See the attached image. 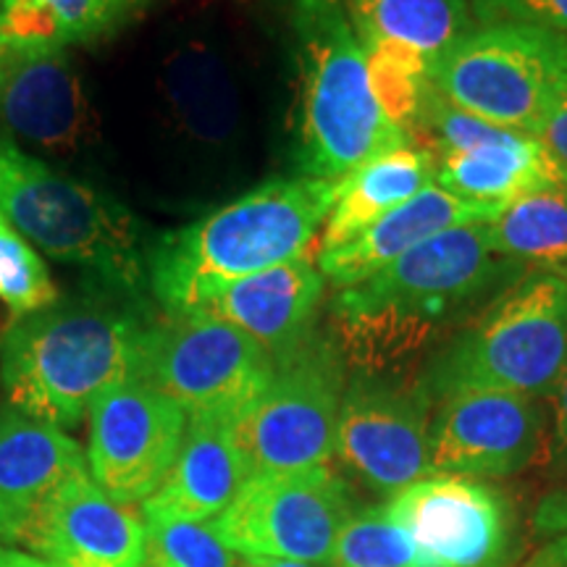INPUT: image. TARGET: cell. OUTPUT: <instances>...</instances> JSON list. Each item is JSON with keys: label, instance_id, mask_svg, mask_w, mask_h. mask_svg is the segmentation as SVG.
I'll use <instances>...</instances> for the list:
<instances>
[{"label": "cell", "instance_id": "1", "mask_svg": "<svg viewBox=\"0 0 567 567\" xmlns=\"http://www.w3.org/2000/svg\"><path fill=\"white\" fill-rule=\"evenodd\" d=\"M337 182L279 176L200 221L166 234L147 255L151 292L166 313H189L231 284L308 255Z\"/></svg>", "mask_w": 567, "mask_h": 567}, {"label": "cell", "instance_id": "2", "mask_svg": "<svg viewBox=\"0 0 567 567\" xmlns=\"http://www.w3.org/2000/svg\"><path fill=\"white\" fill-rule=\"evenodd\" d=\"M502 266L488 224L436 234L371 279L337 289L339 352L379 368L421 350L502 279Z\"/></svg>", "mask_w": 567, "mask_h": 567}, {"label": "cell", "instance_id": "3", "mask_svg": "<svg viewBox=\"0 0 567 567\" xmlns=\"http://www.w3.org/2000/svg\"><path fill=\"white\" fill-rule=\"evenodd\" d=\"M147 326L132 308L71 297L13 318L0 337V381L11 408L74 429L92 402L140 379Z\"/></svg>", "mask_w": 567, "mask_h": 567}, {"label": "cell", "instance_id": "4", "mask_svg": "<svg viewBox=\"0 0 567 567\" xmlns=\"http://www.w3.org/2000/svg\"><path fill=\"white\" fill-rule=\"evenodd\" d=\"M279 9L300 71V172L339 182L375 155L413 145L375 101L342 0H279Z\"/></svg>", "mask_w": 567, "mask_h": 567}, {"label": "cell", "instance_id": "5", "mask_svg": "<svg viewBox=\"0 0 567 567\" xmlns=\"http://www.w3.org/2000/svg\"><path fill=\"white\" fill-rule=\"evenodd\" d=\"M0 216L61 264L84 268L122 300L151 289L140 221L113 197L0 137Z\"/></svg>", "mask_w": 567, "mask_h": 567}, {"label": "cell", "instance_id": "6", "mask_svg": "<svg viewBox=\"0 0 567 567\" xmlns=\"http://www.w3.org/2000/svg\"><path fill=\"white\" fill-rule=\"evenodd\" d=\"M567 365V279L530 274L502 289L439 352L423 379L431 402L457 389L551 396Z\"/></svg>", "mask_w": 567, "mask_h": 567}, {"label": "cell", "instance_id": "7", "mask_svg": "<svg viewBox=\"0 0 567 567\" xmlns=\"http://www.w3.org/2000/svg\"><path fill=\"white\" fill-rule=\"evenodd\" d=\"M429 82L457 109L538 137L567 101V32L476 24L431 63Z\"/></svg>", "mask_w": 567, "mask_h": 567}, {"label": "cell", "instance_id": "8", "mask_svg": "<svg viewBox=\"0 0 567 567\" xmlns=\"http://www.w3.org/2000/svg\"><path fill=\"white\" fill-rule=\"evenodd\" d=\"M344 389V354L329 337L310 334L276 358L271 381L234 421L250 473L329 465Z\"/></svg>", "mask_w": 567, "mask_h": 567}, {"label": "cell", "instance_id": "9", "mask_svg": "<svg viewBox=\"0 0 567 567\" xmlns=\"http://www.w3.org/2000/svg\"><path fill=\"white\" fill-rule=\"evenodd\" d=\"M274 375V358L237 326L205 313H168L147 326L140 379L187 417L245 413Z\"/></svg>", "mask_w": 567, "mask_h": 567}, {"label": "cell", "instance_id": "10", "mask_svg": "<svg viewBox=\"0 0 567 567\" xmlns=\"http://www.w3.org/2000/svg\"><path fill=\"white\" fill-rule=\"evenodd\" d=\"M354 513L350 488L321 465L252 473L210 526L237 555L331 565L337 538Z\"/></svg>", "mask_w": 567, "mask_h": 567}, {"label": "cell", "instance_id": "11", "mask_svg": "<svg viewBox=\"0 0 567 567\" xmlns=\"http://www.w3.org/2000/svg\"><path fill=\"white\" fill-rule=\"evenodd\" d=\"M431 415L434 402L421 384L354 375L342 396L334 455L365 486L392 499L431 476Z\"/></svg>", "mask_w": 567, "mask_h": 567}, {"label": "cell", "instance_id": "12", "mask_svg": "<svg viewBox=\"0 0 567 567\" xmlns=\"http://www.w3.org/2000/svg\"><path fill=\"white\" fill-rule=\"evenodd\" d=\"M189 417L142 379L124 381L90 408V476L111 499L137 505L158 492L179 457Z\"/></svg>", "mask_w": 567, "mask_h": 567}, {"label": "cell", "instance_id": "13", "mask_svg": "<svg viewBox=\"0 0 567 567\" xmlns=\"http://www.w3.org/2000/svg\"><path fill=\"white\" fill-rule=\"evenodd\" d=\"M417 567H505L515 547L509 505L476 478L431 473L389 499Z\"/></svg>", "mask_w": 567, "mask_h": 567}, {"label": "cell", "instance_id": "14", "mask_svg": "<svg viewBox=\"0 0 567 567\" xmlns=\"http://www.w3.org/2000/svg\"><path fill=\"white\" fill-rule=\"evenodd\" d=\"M544 415L534 396L457 389L439 396L431 415V473L505 478L534 463Z\"/></svg>", "mask_w": 567, "mask_h": 567}, {"label": "cell", "instance_id": "15", "mask_svg": "<svg viewBox=\"0 0 567 567\" xmlns=\"http://www.w3.org/2000/svg\"><path fill=\"white\" fill-rule=\"evenodd\" d=\"M27 547L51 567H140L145 517L84 471L53 496Z\"/></svg>", "mask_w": 567, "mask_h": 567}, {"label": "cell", "instance_id": "16", "mask_svg": "<svg viewBox=\"0 0 567 567\" xmlns=\"http://www.w3.org/2000/svg\"><path fill=\"white\" fill-rule=\"evenodd\" d=\"M87 130V97L69 51L0 59V137L45 153L74 151Z\"/></svg>", "mask_w": 567, "mask_h": 567}, {"label": "cell", "instance_id": "17", "mask_svg": "<svg viewBox=\"0 0 567 567\" xmlns=\"http://www.w3.org/2000/svg\"><path fill=\"white\" fill-rule=\"evenodd\" d=\"M82 446L59 425L9 408L0 413V536L30 544L40 515L71 478L87 471Z\"/></svg>", "mask_w": 567, "mask_h": 567}, {"label": "cell", "instance_id": "18", "mask_svg": "<svg viewBox=\"0 0 567 567\" xmlns=\"http://www.w3.org/2000/svg\"><path fill=\"white\" fill-rule=\"evenodd\" d=\"M326 279L310 255L231 284L195 313L237 326L271 358H284L316 334V313L323 302ZM193 313V310H189Z\"/></svg>", "mask_w": 567, "mask_h": 567}, {"label": "cell", "instance_id": "19", "mask_svg": "<svg viewBox=\"0 0 567 567\" xmlns=\"http://www.w3.org/2000/svg\"><path fill=\"white\" fill-rule=\"evenodd\" d=\"M250 476V465L234 434V417H189L179 457L158 492L142 502V517L216 520Z\"/></svg>", "mask_w": 567, "mask_h": 567}, {"label": "cell", "instance_id": "20", "mask_svg": "<svg viewBox=\"0 0 567 567\" xmlns=\"http://www.w3.org/2000/svg\"><path fill=\"white\" fill-rule=\"evenodd\" d=\"M499 213L486 205L460 200L434 182L360 237L334 250L318 252L316 264L331 287L347 289L384 271L389 264L434 239L436 234L465 224H488Z\"/></svg>", "mask_w": 567, "mask_h": 567}, {"label": "cell", "instance_id": "21", "mask_svg": "<svg viewBox=\"0 0 567 567\" xmlns=\"http://www.w3.org/2000/svg\"><path fill=\"white\" fill-rule=\"evenodd\" d=\"M436 184L473 205L505 210L520 197L567 189V172L544 142L530 134L478 147L471 153L439 155Z\"/></svg>", "mask_w": 567, "mask_h": 567}, {"label": "cell", "instance_id": "22", "mask_svg": "<svg viewBox=\"0 0 567 567\" xmlns=\"http://www.w3.org/2000/svg\"><path fill=\"white\" fill-rule=\"evenodd\" d=\"M436 168L434 151L415 142L360 163L337 182V197L323 224L318 252L347 245L405 205L410 197L436 182Z\"/></svg>", "mask_w": 567, "mask_h": 567}, {"label": "cell", "instance_id": "23", "mask_svg": "<svg viewBox=\"0 0 567 567\" xmlns=\"http://www.w3.org/2000/svg\"><path fill=\"white\" fill-rule=\"evenodd\" d=\"M161 90L168 118L203 151H226L239 130V95L226 63L203 45H187L163 63Z\"/></svg>", "mask_w": 567, "mask_h": 567}, {"label": "cell", "instance_id": "24", "mask_svg": "<svg viewBox=\"0 0 567 567\" xmlns=\"http://www.w3.org/2000/svg\"><path fill=\"white\" fill-rule=\"evenodd\" d=\"M153 0H0V59L69 51L118 32Z\"/></svg>", "mask_w": 567, "mask_h": 567}, {"label": "cell", "instance_id": "25", "mask_svg": "<svg viewBox=\"0 0 567 567\" xmlns=\"http://www.w3.org/2000/svg\"><path fill=\"white\" fill-rule=\"evenodd\" d=\"M360 45L400 42L434 63L476 27L471 0H342Z\"/></svg>", "mask_w": 567, "mask_h": 567}, {"label": "cell", "instance_id": "26", "mask_svg": "<svg viewBox=\"0 0 567 567\" xmlns=\"http://www.w3.org/2000/svg\"><path fill=\"white\" fill-rule=\"evenodd\" d=\"M494 250L507 266L567 279V189H549L509 203L488 221Z\"/></svg>", "mask_w": 567, "mask_h": 567}, {"label": "cell", "instance_id": "27", "mask_svg": "<svg viewBox=\"0 0 567 567\" xmlns=\"http://www.w3.org/2000/svg\"><path fill=\"white\" fill-rule=\"evenodd\" d=\"M371 71L373 95L384 116L396 130L405 132L410 142L421 130L425 97H429L431 63L413 48L400 42H375L363 48Z\"/></svg>", "mask_w": 567, "mask_h": 567}, {"label": "cell", "instance_id": "28", "mask_svg": "<svg viewBox=\"0 0 567 567\" xmlns=\"http://www.w3.org/2000/svg\"><path fill=\"white\" fill-rule=\"evenodd\" d=\"M243 555L226 547L210 523L145 517L140 567H239Z\"/></svg>", "mask_w": 567, "mask_h": 567}, {"label": "cell", "instance_id": "29", "mask_svg": "<svg viewBox=\"0 0 567 567\" xmlns=\"http://www.w3.org/2000/svg\"><path fill=\"white\" fill-rule=\"evenodd\" d=\"M334 567H417L413 544L386 507L358 509L337 538Z\"/></svg>", "mask_w": 567, "mask_h": 567}, {"label": "cell", "instance_id": "30", "mask_svg": "<svg viewBox=\"0 0 567 567\" xmlns=\"http://www.w3.org/2000/svg\"><path fill=\"white\" fill-rule=\"evenodd\" d=\"M0 300L13 318L38 313L59 300V289L45 260L13 226L0 216Z\"/></svg>", "mask_w": 567, "mask_h": 567}, {"label": "cell", "instance_id": "31", "mask_svg": "<svg viewBox=\"0 0 567 567\" xmlns=\"http://www.w3.org/2000/svg\"><path fill=\"white\" fill-rule=\"evenodd\" d=\"M476 24H534L567 32V0H471Z\"/></svg>", "mask_w": 567, "mask_h": 567}, {"label": "cell", "instance_id": "32", "mask_svg": "<svg viewBox=\"0 0 567 567\" xmlns=\"http://www.w3.org/2000/svg\"><path fill=\"white\" fill-rule=\"evenodd\" d=\"M538 140L544 142V147L555 155V161L567 172V101L559 103V109L551 113Z\"/></svg>", "mask_w": 567, "mask_h": 567}, {"label": "cell", "instance_id": "33", "mask_svg": "<svg viewBox=\"0 0 567 567\" xmlns=\"http://www.w3.org/2000/svg\"><path fill=\"white\" fill-rule=\"evenodd\" d=\"M551 396H555V455L559 465L567 467V365Z\"/></svg>", "mask_w": 567, "mask_h": 567}, {"label": "cell", "instance_id": "34", "mask_svg": "<svg viewBox=\"0 0 567 567\" xmlns=\"http://www.w3.org/2000/svg\"><path fill=\"white\" fill-rule=\"evenodd\" d=\"M528 567H567V534L551 538L530 557Z\"/></svg>", "mask_w": 567, "mask_h": 567}, {"label": "cell", "instance_id": "35", "mask_svg": "<svg viewBox=\"0 0 567 567\" xmlns=\"http://www.w3.org/2000/svg\"><path fill=\"white\" fill-rule=\"evenodd\" d=\"M239 567H329L318 563H302V559H281V557H260V555H243Z\"/></svg>", "mask_w": 567, "mask_h": 567}, {"label": "cell", "instance_id": "36", "mask_svg": "<svg viewBox=\"0 0 567 567\" xmlns=\"http://www.w3.org/2000/svg\"><path fill=\"white\" fill-rule=\"evenodd\" d=\"M0 567H51L45 559L27 551H0Z\"/></svg>", "mask_w": 567, "mask_h": 567}, {"label": "cell", "instance_id": "37", "mask_svg": "<svg viewBox=\"0 0 567 567\" xmlns=\"http://www.w3.org/2000/svg\"><path fill=\"white\" fill-rule=\"evenodd\" d=\"M0 551H3V549H0Z\"/></svg>", "mask_w": 567, "mask_h": 567}]
</instances>
